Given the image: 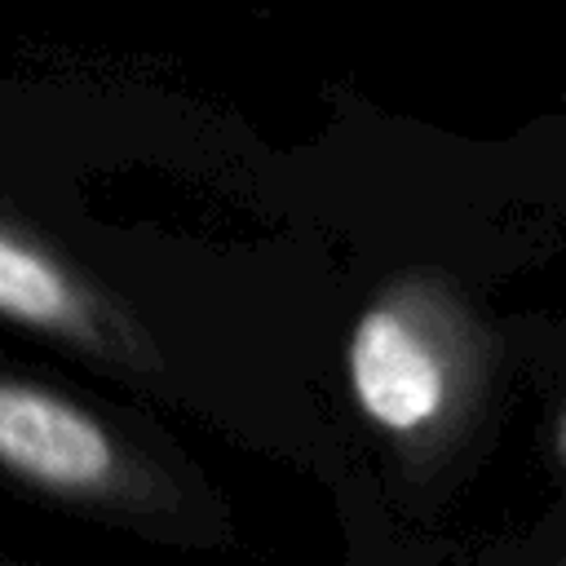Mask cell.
Segmentation results:
<instances>
[{
	"label": "cell",
	"instance_id": "cell-1",
	"mask_svg": "<svg viewBox=\"0 0 566 566\" xmlns=\"http://www.w3.org/2000/svg\"><path fill=\"white\" fill-rule=\"evenodd\" d=\"M0 482L111 531L172 544L212 535V495L150 420L13 358H0Z\"/></svg>",
	"mask_w": 566,
	"mask_h": 566
},
{
	"label": "cell",
	"instance_id": "cell-4",
	"mask_svg": "<svg viewBox=\"0 0 566 566\" xmlns=\"http://www.w3.org/2000/svg\"><path fill=\"white\" fill-rule=\"evenodd\" d=\"M557 455H562V464H566V411H562V420H557Z\"/></svg>",
	"mask_w": 566,
	"mask_h": 566
},
{
	"label": "cell",
	"instance_id": "cell-3",
	"mask_svg": "<svg viewBox=\"0 0 566 566\" xmlns=\"http://www.w3.org/2000/svg\"><path fill=\"white\" fill-rule=\"evenodd\" d=\"M0 566H49V562H35V557H13V553H0Z\"/></svg>",
	"mask_w": 566,
	"mask_h": 566
},
{
	"label": "cell",
	"instance_id": "cell-2",
	"mask_svg": "<svg viewBox=\"0 0 566 566\" xmlns=\"http://www.w3.org/2000/svg\"><path fill=\"white\" fill-rule=\"evenodd\" d=\"M345 363L354 402L389 433H420L447 407L451 367L433 336L398 305H376L358 318Z\"/></svg>",
	"mask_w": 566,
	"mask_h": 566
}]
</instances>
